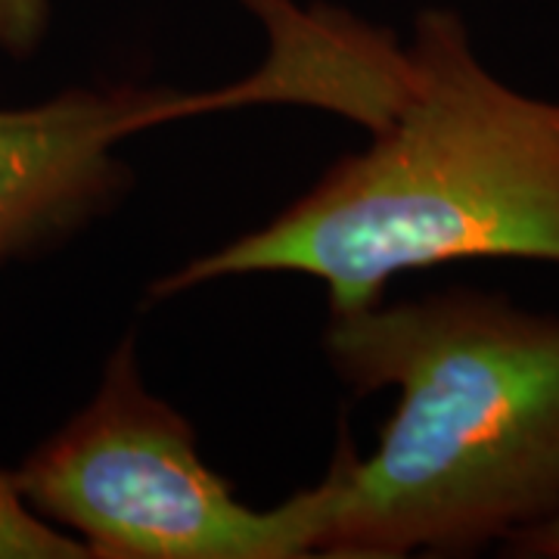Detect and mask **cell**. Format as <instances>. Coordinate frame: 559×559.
<instances>
[{
  "mask_svg": "<svg viewBox=\"0 0 559 559\" xmlns=\"http://www.w3.org/2000/svg\"><path fill=\"white\" fill-rule=\"evenodd\" d=\"M240 3L264 28L267 57L227 97L320 106L370 140L264 227L156 280L150 299L301 274L326 286L330 311H352L432 264H559V100L500 81L460 13L429 7L404 40L330 3Z\"/></svg>",
  "mask_w": 559,
  "mask_h": 559,
  "instance_id": "cell-1",
  "label": "cell"
},
{
  "mask_svg": "<svg viewBox=\"0 0 559 559\" xmlns=\"http://www.w3.org/2000/svg\"><path fill=\"white\" fill-rule=\"evenodd\" d=\"M50 0H0V50L28 53L44 38Z\"/></svg>",
  "mask_w": 559,
  "mask_h": 559,
  "instance_id": "cell-6",
  "label": "cell"
},
{
  "mask_svg": "<svg viewBox=\"0 0 559 559\" xmlns=\"http://www.w3.org/2000/svg\"><path fill=\"white\" fill-rule=\"evenodd\" d=\"M22 500L91 559H301L336 503V473L271 510L242 503L200 454L190 419L143 382L134 336L94 401L13 473Z\"/></svg>",
  "mask_w": 559,
  "mask_h": 559,
  "instance_id": "cell-3",
  "label": "cell"
},
{
  "mask_svg": "<svg viewBox=\"0 0 559 559\" xmlns=\"http://www.w3.org/2000/svg\"><path fill=\"white\" fill-rule=\"evenodd\" d=\"M187 112V100L119 84L0 109V261L38 249L112 209L131 187L121 140Z\"/></svg>",
  "mask_w": 559,
  "mask_h": 559,
  "instance_id": "cell-4",
  "label": "cell"
},
{
  "mask_svg": "<svg viewBox=\"0 0 559 559\" xmlns=\"http://www.w3.org/2000/svg\"><path fill=\"white\" fill-rule=\"evenodd\" d=\"M0 559H87V547L38 516L0 473Z\"/></svg>",
  "mask_w": 559,
  "mask_h": 559,
  "instance_id": "cell-5",
  "label": "cell"
},
{
  "mask_svg": "<svg viewBox=\"0 0 559 559\" xmlns=\"http://www.w3.org/2000/svg\"><path fill=\"white\" fill-rule=\"evenodd\" d=\"M503 554L507 557H522V559H559V513L550 520L538 522V525H528L516 535L503 540Z\"/></svg>",
  "mask_w": 559,
  "mask_h": 559,
  "instance_id": "cell-7",
  "label": "cell"
},
{
  "mask_svg": "<svg viewBox=\"0 0 559 559\" xmlns=\"http://www.w3.org/2000/svg\"><path fill=\"white\" fill-rule=\"evenodd\" d=\"M358 395L395 389L370 457L345 441L318 557H463L559 513V318L495 293L330 311Z\"/></svg>",
  "mask_w": 559,
  "mask_h": 559,
  "instance_id": "cell-2",
  "label": "cell"
}]
</instances>
